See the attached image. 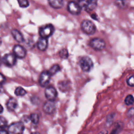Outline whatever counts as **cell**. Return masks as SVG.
Listing matches in <instances>:
<instances>
[{
  "mask_svg": "<svg viewBox=\"0 0 134 134\" xmlns=\"http://www.w3.org/2000/svg\"><path fill=\"white\" fill-rule=\"evenodd\" d=\"M79 64L81 69L84 72H89L93 68V61L87 56L81 57L79 61Z\"/></svg>",
  "mask_w": 134,
  "mask_h": 134,
  "instance_id": "1",
  "label": "cell"
},
{
  "mask_svg": "<svg viewBox=\"0 0 134 134\" xmlns=\"http://www.w3.org/2000/svg\"><path fill=\"white\" fill-rule=\"evenodd\" d=\"M81 28L83 31L87 35H91L96 31V27L94 24L89 20H84L81 24Z\"/></svg>",
  "mask_w": 134,
  "mask_h": 134,
  "instance_id": "2",
  "label": "cell"
},
{
  "mask_svg": "<svg viewBox=\"0 0 134 134\" xmlns=\"http://www.w3.org/2000/svg\"><path fill=\"white\" fill-rule=\"evenodd\" d=\"M78 4L87 12L94 10L97 6V0H77Z\"/></svg>",
  "mask_w": 134,
  "mask_h": 134,
  "instance_id": "3",
  "label": "cell"
},
{
  "mask_svg": "<svg viewBox=\"0 0 134 134\" xmlns=\"http://www.w3.org/2000/svg\"><path fill=\"white\" fill-rule=\"evenodd\" d=\"M24 129V125L21 121L12 123L8 127L9 132L13 134H23Z\"/></svg>",
  "mask_w": 134,
  "mask_h": 134,
  "instance_id": "4",
  "label": "cell"
},
{
  "mask_svg": "<svg viewBox=\"0 0 134 134\" xmlns=\"http://www.w3.org/2000/svg\"><path fill=\"white\" fill-rule=\"evenodd\" d=\"M54 31V27L52 24H48L40 28L39 35L40 37L48 38L52 36Z\"/></svg>",
  "mask_w": 134,
  "mask_h": 134,
  "instance_id": "5",
  "label": "cell"
},
{
  "mask_svg": "<svg viewBox=\"0 0 134 134\" xmlns=\"http://www.w3.org/2000/svg\"><path fill=\"white\" fill-rule=\"evenodd\" d=\"M90 45L95 50L100 51L105 48L106 43L103 39L99 38H95L91 40Z\"/></svg>",
  "mask_w": 134,
  "mask_h": 134,
  "instance_id": "6",
  "label": "cell"
},
{
  "mask_svg": "<svg viewBox=\"0 0 134 134\" xmlns=\"http://www.w3.org/2000/svg\"><path fill=\"white\" fill-rule=\"evenodd\" d=\"M2 62L5 65L11 67L16 64V57L13 53H7L2 58Z\"/></svg>",
  "mask_w": 134,
  "mask_h": 134,
  "instance_id": "7",
  "label": "cell"
},
{
  "mask_svg": "<svg viewBox=\"0 0 134 134\" xmlns=\"http://www.w3.org/2000/svg\"><path fill=\"white\" fill-rule=\"evenodd\" d=\"M44 94L46 98L48 100L54 102L57 97L58 93L56 90L53 86H50L46 87Z\"/></svg>",
  "mask_w": 134,
  "mask_h": 134,
  "instance_id": "8",
  "label": "cell"
},
{
  "mask_svg": "<svg viewBox=\"0 0 134 134\" xmlns=\"http://www.w3.org/2000/svg\"><path fill=\"white\" fill-rule=\"evenodd\" d=\"M14 54L16 58L23 59L26 55V50L24 47L19 44H16L13 48Z\"/></svg>",
  "mask_w": 134,
  "mask_h": 134,
  "instance_id": "9",
  "label": "cell"
},
{
  "mask_svg": "<svg viewBox=\"0 0 134 134\" xmlns=\"http://www.w3.org/2000/svg\"><path fill=\"white\" fill-rule=\"evenodd\" d=\"M68 11L73 15H78L81 13V7L80 5L74 1L70 2L68 4Z\"/></svg>",
  "mask_w": 134,
  "mask_h": 134,
  "instance_id": "10",
  "label": "cell"
},
{
  "mask_svg": "<svg viewBox=\"0 0 134 134\" xmlns=\"http://www.w3.org/2000/svg\"><path fill=\"white\" fill-rule=\"evenodd\" d=\"M50 77L51 75L48 71H43L41 73L39 79V82L40 85L43 87L47 86L48 84L49 83Z\"/></svg>",
  "mask_w": 134,
  "mask_h": 134,
  "instance_id": "11",
  "label": "cell"
},
{
  "mask_svg": "<svg viewBox=\"0 0 134 134\" xmlns=\"http://www.w3.org/2000/svg\"><path fill=\"white\" fill-rule=\"evenodd\" d=\"M43 109L44 113L47 114H52L55 109V105L53 101L46 102L43 106Z\"/></svg>",
  "mask_w": 134,
  "mask_h": 134,
  "instance_id": "12",
  "label": "cell"
},
{
  "mask_svg": "<svg viewBox=\"0 0 134 134\" xmlns=\"http://www.w3.org/2000/svg\"><path fill=\"white\" fill-rule=\"evenodd\" d=\"M48 45V39L47 38H44L40 37L39 38L37 41V46L38 49L40 51H45Z\"/></svg>",
  "mask_w": 134,
  "mask_h": 134,
  "instance_id": "13",
  "label": "cell"
},
{
  "mask_svg": "<svg viewBox=\"0 0 134 134\" xmlns=\"http://www.w3.org/2000/svg\"><path fill=\"white\" fill-rule=\"evenodd\" d=\"M11 34L14 39L19 43H21L24 41L22 34L17 29H13L11 30Z\"/></svg>",
  "mask_w": 134,
  "mask_h": 134,
  "instance_id": "14",
  "label": "cell"
},
{
  "mask_svg": "<svg viewBox=\"0 0 134 134\" xmlns=\"http://www.w3.org/2000/svg\"><path fill=\"white\" fill-rule=\"evenodd\" d=\"M6 107L9 111H14L18 107L17 100L14 98H10L6 103Z\"/></svg>",
  "mask_w": 134,
  "mask_h": 134,
  "instance_id": "15",
  "label": "cell"
},
{
  "mask_svg": "<svg viewBox=\"0 0 134 134\" xmlns=\"http://www.w3.org/2000/svg\"><path fill=\"white\" fill-rule=\"evenodd\" d=\"M50 5L54 9H59L63 6V0H48Z\"/></svg>",
  "mask_w": 134,
  "mask_h": 134,
  "instance_id": "16",
  "label": "cell"
},
{
  "mask_svg": "<svg viewBox=\"0 0 134 134\" xmlns=\"http://www.w3.org/2000/svg\"><path fill=\"white\" fill-rule=\"evenodd\" d=\"M60 70V66L58 64H54L50 68V69L49 70V71H48V72H49V73L51 76H52L55 74Z\"/></svg>",
  "mask_w": 134,
  "mask_h": 134,
  "instance_id": "17",
  "label": "cell"
},
{
  "mask_svg": "<svg viewBox=\"0 0 134 134\" xmlns=\"http://www.w3.org/2000/svg\"><path fill=\"white\" fill-rule=\"evenodd\" d=\"M15 94L16 96H23L26 94V90L20 86L17 87L15 90Z\"/></svg>",
  "mask_w": 134,
  "mask_h": 134,
  "instance_id": "18",
  "label": "cell"
},
{
  "mask_svg": "<svg viewBox=\"0 0 134 134\" xmlns=\"http://www.w3.org/2000/svg\"><path fill=\"white\" fill-rule=\"evenodd\" d=\"M29 119L34 124H37L39 121V116L37 114L32 113L30 115Z\"/></svg>",
  "mask_w": 134,
  "mask_h": 134,
  "instance_id": "19",
  "label": "cell"
},
{
  "mask_svg": "<svg viewBox=\"0 0 134 134\" xmlns=\"http://www.w3.org/2000/svg\"><path fill=\"white\" fill-rule=\"evenodd\" d=\"M59 55L60 57L62 59H65L68 58L69 56V52L68 50L66 49H62L59 52Z\"/></svg>",
  "mask_w": 134,
  "mask_h": 134,
  "instance_id": "20",
  "label": "cell"
},
{
  "mask_svg": "<svg viewBox=\"0 0 134 134\" xmlns=\"http://www.w3.org/2000/svg\"><path fill=\"white\" fill-rule=\"evenodd\" d=\"M58 87H59V89L60 90V91L65 92L67 90L68 87H69L68 83L66 81L61 82L59 83V84H58Z\"/></svg>",
  "mask_w": 134,
  "mask_h": 134,
  "instance_id": "21",
  "label": "cell"
},
{
  "mask_svg": "<svg viewBox=\"0 0 134 134\" xmlns=\"http://www.w3.org/2000/svg\"><path fill=\"white\" fill-rule=\"evenodd\" d=\"M133 97L132 95H127L125 99V103L128 105V106H130L133 104Z\"/></svg>",
  "mask_w": 134,
  "mask_h": 134,
  "instance_id": "22",
  "label": "cell"
},
{
  "mask_svg": "<svg viewBox=\"0 0 134 134\" xmlns=\"http://www.w3.org/2000/svg\"><path fill=\"white\" fill-rule=\"evenodd\" d=\"M17 1L19 6L21 8H26L29 5L28 0H17Z\"/></svg>",
  "mask_w": 134,
  "mask_h": 134,
  "instance_id": "23",
  "label": "cell"
},
{
  "mask_svg": "<svg viewBox=\"0 0 134 134\" xmlns=\"http://www.w3.org/2000/svg\"><path fill=\"white\" fill-rule=\"evenodd\" d=\"M7 125V121L3 116H0V128H4Z\"/></svg>",
  "mask_w": 134,
  "mask_h": 134,
  "instance_id": "24",
  "label": "cell"
},
{
  "mask_svg": "<svg viewBox=\"0 0 134 134\" xmlns=\"http://www.w3.org/2000/svg\"><path fill=\"white\" fill-rule=\"evenodd\" d=\"M116 5L120 8H125L126 5V0H116Z\"/></svg>",
  "mask_w": 134,
  "mask_h": 134,
  "instance_id": "25",
  "label": "cell"
},
{
  "mask_svg": "<svg viewBox=\"0 0 134 134\" xmlns=\"http://www.w3.org/2000/svg\"><path fill=\"white\" fill-rule=\"evenodd\" d=\"M127 83L129 86H131V87L133 86V85H134V77L133 75H131L127 80Z\"/></svg>",
  "mask_w": 134,
  "mask_h": 134,
  "instance_id": "26",
  "label": "cell"
},
{
  "mask_svg": "<svg viewBox=\"0 0 134 134\" xmlns=\"http://www.w3.org/2000/svg\"><path fill=\"white\" fill-rule=\"evenodd\" d=\"M6 81V78L5 76L0 73V85L3 84Z\"/></svg>",
  "mask_w": 134,
  "mask_h": 134,
  "instance_id": "27",
  "label": "cell"
},
{
  "mask_svg": "<svg viewBox=\"0 0 134 134\" xmlns=\"http://www.w3.org/2000/svg\"><path fill=\"white\" fill-rule=\"evenodd\" d=\"M133 115V108L132 107L130 108V109L129 110L128 112V115L130 116H132Z\"/></svg>",
  "mask_w": 134,
  "mask_h": 134,
  "instance_id": "28",
  "label": "cell"
},
{
  "mask_svg": "<svg viewBox=\"0 0 134 134\" xmlns=\"http://www.w3.org/2000/svg\"><path fill=\"white\" fill-rule=\"evenodd\" d=\"M0 134H9V133L7 131L4 129H1L0 130Z\"/></svg>",
  "mask_w": 134,
  "mask_h": 134,
  "instance_id": "29",
  "label": "cell"
},
{
  "mask_svg": "<svg viewBox=\"0 0 134 134\" xmlns=\"http://www.w3.org/2000/svg\"><path fill=\"white\" fill-rule=\"evenodd\" d=\"M107 131L106 130H103V131H100L99 133H98V134H107Z\"/></svg>",
  "mask_w": 134,
  "mask_h": 134,
  "instance_id": "30",
  "label": "cell"
},
{
  "mask_svg": "<svg viewBox=\"0 0 134 134\" xmlns=\"http://www.w3.org/2000/svg\"><path fill=\"white\" fill-rule=\"evenodd\" d=\"M3 110H4L3 107L0 104V114H2L3 112Z\"/></svg>",
  "mask_w": 134,
  "mask_h": 134,
  "instance_id": "31",
  "label": "cell"
},
{
  "mask_svg": "<svg viewBox=\"0 0 134 134\" xmlns=\"http://www.w3.org/2000/svg\"><path fill=\"white\" fill-rule=\"evenodd\" d=\"M31 134H40V133L38 132H32Z\"/></svg>",
  "mask_w": 134,
  "mask_h": 134,
  "instance_id": "32",
  "label": "cell"
},
{
  "mask_svg": "<svg viewBox=\"0 0 134 134\" xmlns=\"http://www.w3.org/2000/svg\"><path fill=\"white\" fill-rule=\"evenodd\" d=\"M2 43V39H1V37H0V46L1 45Z\"/></svg>",
  "mask_w": 134,
  "mask_h": 134,
  "instance_id": "33",
  "label": "cell"
},
{
  "mask_svg": "<svg viewBox=\"0 0 134 134\" xmlns=\"http://www.w3.org/2000/svg\"><path fill=\"white\" fill-rule=\"evenodd\" d=\"M2 62V59H1V57H0V65L1 64Z\"/></svg>",
  "mask_w": 134,
  "mask_h": 134,
  "instance_id": "34",
  "label": "cell"
}]
</instances>
